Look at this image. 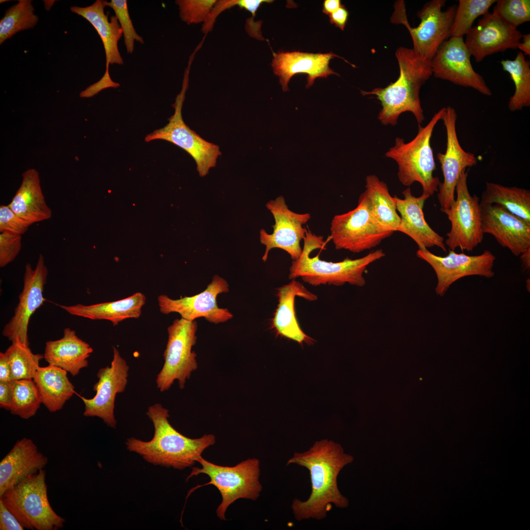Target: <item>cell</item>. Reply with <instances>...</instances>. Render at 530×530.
Instances as JSON below:
<instances>
[{"mask_svg": "<svg viewBox=\"0 0 530 530\" xmlns=\"http://www.w3.org/2000/svg\"><path fill=\"white\" fill-rule=\"evenodd\" d=\"M353 460L340 445L327 439L315 442L305 451L293 453L287 465L295 464L307 469L312 489L307 500L292 501L291 506L296 520H321L326 517L332 504L340 508L349 505L348 500L339 489L337 478L344 467Z\"/></svg>", "mask_w": 530, "mask_h": 530, "instance_id": "6da1fadb", "label": "cell"}, {"mask_svg": "<svg viewBox=\"0 0 530 530\" xmlns=\"http://www.w3.org/2000/svg\"><path fill=\"white\" fill-rule=\"evenodd\" d=\"M146 415L153 424V438L143 441L131 437L126 445L129 451L154 465L184 470L193 465L203 452L215 443L212 434L195 439L182 434L170 424L168 409L159 403L149 407Z\"/></svg>", "mask_w": 530, "mask_h": 530, "instance_id": "7a4b0ae2", "label": "cell"}, {"mask_svg": "<svg viewBox=\"0 0 530 530\" xmlns=\"http://www.w3.org/2000/svg\"><path fill=\"white\" fill-rule=\"evenodd\" d=\"M396 57L399 68L398 79L385 87L361 90V93L375 96L380 101L382 108L377 118L382 125L395 126L401 114L410 112L420 127L424 119L420 90L432 74L431 61L405 47L397 50Z\"/></svg>", "mask_w": 530, "mask_h": 530, "instance_id": "3957f363", "label": "cell"}, {"mask_svg": "<svg viewBox=\"0 0 530 530\" xmlns=\"http://www.w3.org/2000/svg\"><path fill=\"white\" fill-rule=\"evenodd\" d=\"M303 243L300 257L292 261L289 278L293 280L301 277L305 282L314 286L322 284L340 286L349 283L363 287L366 283L363 274L368 266L386 255L379 249L360 258H346L338 262L321 260L318 254L311 257L313 251L326 249V241L322 236L313 234L309 229L306 231Z\"/></svg>", "mask_w": 530, "mask_h": 530, "instance_id": "277c9868", "label": "cell"}, {"mask_svg": "<svg viewBox=\"0 0 530 530\" xmlns=\"http://www.w3.org/2000/svg\"><path fill=\"white\" fill-rule=\"evenodd\" d=\"M444 107L432 117L427 124L419 127L416 136L405 142L402 138L397 137L395 145L385 153V157L394 160L398 166V177L399 182L409 187L415 182L419 183L423 194L429 197L438 192L440 181L433 176L436 169L430 141L434 127L441 120Z\"/></svg>", "mask_w": 530, "mask_h": 530, "instance_id": "5b68a950", "label": "cell"}, {"mask_svg": "<svg viewBox=\"0 0 530 530\" xmlns=\"http://www.w3.org/2000/svg\"><path fill=\"white\" fill-rule=\"evenodd\" d=\"M0 500L24 528L58 530L64 526L65 519L54 511L49 502L43 469L7 489Z\"/></svg>", "mask_w": 530, "mask_h": 530, "instance_id": "8992f818", "label": "cell"}, {"mask_svg": "<svg viewBox=\"0 0 530 530\" xmlns=\"http://www.w3.org/2000/svg\"><path fill=\"white\" fill-rule=\"evenodd\" d=\"M201 468L193 467L186 480L200 474L207 475L210 478L208 484L215 486L222 497V501L216 513L221 520H226L225 512L235 501L239 499L256 501L260 496L263 487L260 482V462L256 458L242 461L235 466L218 465L200 456L196 459Z\"/></svg>", "mask_w": 530, "mask_h": 530, "instance_id": "52a82bcc", "label": "cell"}, {"mask_svg": "<svg viewBox=\"0 0 530 530\" xmlns=\"http://www.w3.org/2000/svg\"><path fill=\"white\" fill-rule=\"evenodd\" d=\"M445 0H432L426 2L418 11L419 25L412 27L409 25L404 2L395 3L391 22L402 24L408 30L413 44V49L422 57L431 61L441 45L451 36V30L457 5L449 6L443 11Z\"/></svg>", "mask_w": 530, "mask_h": 530, "instance_id": "ba28073f", "label": "cell"}, {"mask_svg": "<svg viewBox=\"0 0 530 530\" xmlns=\"http://www.w3.org/2000/svg\"><path fill=\"white\" fill-rule=\"evenodd\" d=\"M190 59L186 69L181 92L177 96L172 106L174 114L168 119V123L163 128L157 129L148 134L145 141L161 139L172 143L185 150L194 159L200 176L204 177L210 168L215 166L221 152L218 145L202 138L190 129L184 122L182 110L185 94L188 86L189 74L191 63Z\"/></svg>", "mask_w": 530, "mask_h": 530, "instance_id": "9c48e42d", "label": "cell"}, {"mask_svg": "<svg viewBox=\"0 0 530 530\" xmlns=\"http://www.w3.org/2000/svg\"><path fill=\"white\" fill-rule=\"evenodd\" d=\"M197 322L183 318L175 319L167 328L168 340L163 353L164 363L157 375L156 384L161 392L168 390L175 380L181 389L198 367L196 353L192 350L197 340Z\"/></svg>", "mask_w": 530, "mask_h": 530, "instance_id": "30bf717a", "label": "cell"}, {"mask_svg": "<svg viewBox=\"0 0 530 530\" xmlns=\"http://www.w3.org/2000/svg\"><path fill=\"white\" fill-rule=\"evenodd\" d=\"M330 231L336 249L353 253L374 248L395 232L379 222L360 200L353 210L333 217Z\"/></svg>", "mask_w": 530, "mask_h": 530, "instance_id": "8fae6325", "label": "cell"}, {"mask_svg": "<svg viewBox=\"0 0 530 530\" xmlns=\"http://www.w3.org/2000/svg\"><path fill=\"white\" fill-rule=\"evenodd\" d=\"M467 177L468 172L463 171L456 186V199L449 208L441 211L451 223L445 242L450 250L459 248L472 251L483 239L479 198L471 195Z\"/></svg>", "mask_w": 530, "mask_h": 530, "instance_id": "7c38bea8", "label": "cell"}, {"mask_svg": "<svg viewBox=\"0 0 530 530\" xmlns=\"http://www.w3.org/2000/svg\"><path fill=\"white\" fill-rule=\"evenodd\" d=\"M416 255L434 270L437 278L435 292L441 296L445 294L453 283L463 277L477 275L490 278L495 275L493 266L496 257L488 250L474 256L457 253L450 250L447 256L442 257L425 249H419Z\"/></svg>", "mask_w": 530, "mask_h": 530, "instance_id": "4fadbf2b", "label": "cell"}, {"mask_svg": "<svg viewBox=\"0 0 530 530\" xmlns=\"http://www.w3.org/2000/svg\"><path fill=\"white\" fill-rule=\"evenodd\" d=\"M266 207L272 213L275 223L272 225V234L267 233L264 229L260 231V242L265 247L263 261L265 262L267 260L268 253L273 248L282 249L292 260H297L302 253L300 242L305 238L307 230L303 225L309 221L311 214L296 213L290 210L283 196L270 200Z\"/></svg>", "mask_w": 530, "mask_h": 530, "instance_id": "5bb4252c", "label": "cell"}, {"mask_svg": "<svg viewBox=\"0 0 530 530\" xmlns=\"http://www.w3.org/2000/svg\"><path fill=\"white\" fill-rule=\"evenodd\" d=\"M471 56L463 37L451 36L441 45L431 60L432 74L436 78L491 96L492 92L484 80L474 70Z\"/></svg>", "mask_w": 530, "mask_h": 530, "instance_id": "9a60e30c", "label": "cell"}, {"mask_svg": "<svg viewBox=\"0 0 530 530\" xmlns=\"http://www.w3.org/2000/svg\"><path fill=\"white\" fill-rule=\"evenodd\" d=\"M129 367L118 350L113 347V358L110 366L101 368L97 372L98 381L93 389L96 392L91 398L79 396L84 404L83 415L101 419L109 427L115 428L114 415L115 399L117 394L123 392L128 383Z\"/></svg>", "mask_w": 530, "mask_h": 530, "instance_id": "2e32d148", "label": "cell"}, {"mask_svg": "<svg viewBox=\"0 0 530 530\" xmlns=\"http://www.w3.org/2000/svg\"><path fill=\"white\" fill-rule=\"evenodd\" d=\"M456 119L454 108L444 107L441 120L446 131V150L444 154L438 153L437 155L444 177L437 194L441 211L449 208L455 200L456 186L462 172L477 163L474 154L464 150L460 144L456 131Z\"/></svg>", "mask_w": 530, "mask_h": 530, "instance_id": "e0dca14e", "label": "cell"}, {"mask_svg": "<svg viewBox=\"0 0 530 530\" xmlns=\"http://www.w3.org/2000/svg\"><path fill=\"white\" fill-rule=\"evenodd\" d=\"M48 270L44 258L40 254L34 268L30 263L25 266L23 290L19 296V302L13 317L5 324L2 335L11 342L19 339L29 345L27 331L31 316L44 303V286Z\"/></svg>", "mask_w": 530, "mask_h": 530, "instance_id": "ac0fdd59", "label": "cell"}, {"mask_svg": "<svg viewBox=\"0 0 530 530\" xmlns=\"http://www.w3.org/2000/svg\"><path fill=\"white\" fill-rule=\"evenodd\" d=\"M228 291L227 281L215 275L207 288L195 295L173 299L166 294L159 295L158 297L159 311L165 315L177 313L188 321L203 317L215 324L224 322L231 319L233 315L227 309L218 307L216 298L219 294Z\"/></svg>", "mask_w": 530, "mask_h": 530, "instance_id": "d6986e66", "label": "cell"}, {"mask_svg": "<svg viewBox=\"0 0 530 530\" xmlns=\"http://www.w3.org/2000/svg\"><path fill=\"white\" fill-rule=\"evenodd\" d=\"M522 35L517 27L488 12L467 33L464 42L471 56L479 62L492 54L517 49Z\"/></svg>", "mask_w": 530, "mask_h": 530, "instance_id": "ffe728a7", "label": "cell"}, {"mask_svg": "<svg viewBox=\"0 0 530 530\" xmlns=\"http://www.w3.org/2000/svg\"><path fill=\"white\" fill-rule=\"evenodd\" d=\"M484 234L493 236L516 256L530 248V224L498 204L480 203Z\"/></svg>", "mask_w": 530, "mask_h": 530, "instance_id": "44dd1931", "label": "cell"}, {"mask_svg": "<svg viewBox=\"0 0 530 530\" xmlns=\"http://www.w3.org/2000/svg\"><path fill=\"white\" fill-rule=\"evenodd\" d=\"M271 65L274 74L279 78V83L284 91L289 90L288 82L294 75L307 74L306 87L313 85L318 78H326L330 75H339L329 67L330 60L340 57L353 67L354 65L344 58L332 53H312L299 51L273 53Z\"/></svg>", "mask_w": 530, "mask_h": 530, "instance_id": "7402d4cb", "label": "cell"}, {"mask_svg": "<svg viewBox=\"0 0 530 530\" xmlns=\"http://www.w3.org/2000/svg\"><path fill=\"white\" fill-rule=\"evenodd\" d=\"M402 194L403 199L394 196L400 218L397 231L410 237L417 244L419 249L436 246L446 252L444 238L430 227L424 217L423 207L429 197L423 193L416 197L412 195L409 187L403 191Z\"/></svg>", "mask_w": 530, "mask_h": 530, "instance_id": "603a6c76", "label": "cell"}, {"mask_svg": "<svg viewBox=\"0 0 530 530\" xmlns=\"http://www.w3.org/2000/svg\"><path fill=\"white\" fill-rule=\"evenodd\" d=\"M48 462L30 439L18 440L0 462V496L28 477L38 473Z\"/></svg>", "mask_w": 530, "mask_h": 530, "instance_id": "cb8c5ba5", "label": "cell"}, {"mask_svg": "<svg viewBox=\"0 0 530 530\" xmlns=\"http://www.w3.org/2000/svg\"><path fill=\"white\" fill-rule=\"evenodd\" d=\"M278 304L272 319V326L277 334L296 341L301 345L314 344L315 340L301 329L295 313V297L300 296L309 301H314L317 296L309 292L304 285L293 279L288 284L277 289Z\"/></svg>", "mask_w": 530, "mask_h": 530, "instance_id": "d4e9b609", "label": "cell"}, {"mask_svg": "<svg viewBox=\"0 0 530 530\" xmlns=\"http://www.w3.org/2000/svg\"><path fill=\"white\" fill-rule=\"evenodd\" d=\"M106 7L104 0H97L92 4L86 7L72 6L71 11L86 19L95 28L103 43L106 59V68L104 76L101 79L103 81L112 83L109 73L110 64H123V59L118 47V42L123 32L116 16H112L108 20V14L104 11Z\"/></svg>", "mask_w": 530, "mask_h": 530, "instance_id": "484cf974", "label": "cell"}, {"mask_svg": "<svg viewBox=\"0 0 530 530\" xmlns=\"http://www.w3.org/2000/svg\"><path fill=\"white\" fill-rule=\"evenodd\" d=\"M93 351L92 347L80 339L74 330L68 327L64 329L61 338L46 343L43 355L49 364L76 376L88 367L87 359Z\"/></svg>", "mask_w": 530, "mask_h": 530, "instance_id": "4316f807", "label": "cell"}, {"mask_svg": "<svg viewBox=\"0 0 530 530\" xmlns=\"http://www.w3.org/2000/svg\"><path fill=\"white\" fill-rule=\"evenodd\" d=\"M8 206L30 225L51 218L52 212L46 202L35 169L23 173L20 186Z\"/></svg>", "mask_w": 530, "mask_h": 530, "instance_id": "83f0119b", "label": "cell"}, {"mask_svg": "<svg viewBox=\"0 0 530 530\" xmlns=\"http://www.w3.org/2000/svg\"><path fill=\"white\" fill-rule=\"evenodd\" d=\"M146 296L140 292L117 301L86 305H59L69 314L92 320H106L114 326L128 318H137L146 302Z\"/></svg>", "mask_w": 530, "mask_h": 530, "instance_id": "f1b7e54d", "label": "cell"}, {"mask_svg": "<svg viewBox=\"0 0 530 530\" xmlns=\"http://www.w3.org/2000/svg\"><path fill=\"white\" fill-rule=\"evenodd\" d=\"M42 403L51 412L61 409L75 393L74 386L67 376V372L49 364L39 367L33 378Z\"/></svg>", "mask_w": 530, "mask_h": 530, "instance_id": "f546056e", "label": "cell"}, {"mask_svg": "<svg viewBox=\"0 0 530 530\" xmlns=\"http://www.w3.org/2000/svg\"><path fill=\"white\" fill-rule=\"evenodd\" d=\"M365 181V190L358 200L365 205L382 225L396 232L400 218L395 198L390 194L387 184L375 175L367 176Z\"/></svg>", "mask_w": 530, "mask_h": 530, "instance_id": "4dcf8cb0", "label": "cell"}, {"mask_svg": "<svg viewBox=\"0 0 530 530\" xmlns=\"http://www.w3.org/2000/svg\"><path fill=\"white\" fill-rule=\"evenodd\" d=\"M482 204H498L530 224V190L486 182L480 201Z\"/></svg>", "mask_w": 530, "mask_h": 530, "instance_id": "1f68e13d", "label": "cell"}, {"mask_svg": "<svg viewBox=\"0 0 530 530\" xmlns=\"http://www.w3.org/2000/svg\"><path fill=\"white\" fill-rule=\"evenodd\" d=\"M503 70L508 72L514 82L515 91L509 99L508 108L511 111L520 110L530 106V63L522 52L514 60H502Z\"/></svg>", "mask_w": 530, "mask_h": 530, "instance_id": "d6a6232c", "label": "cell"}, {"mask_svg": "<svg viewBox=\"0 0 530 530\" xmlns=\"http://www.w3.org/2000/svg\"><path fill=\"white\" fill-rule=\"evenodd\" d=\"M38 21L30 0H19L8 9L0 21V44L16 33L33 28Z\"/></svg>", "mask_w": 530, "mask_h": 530, "instance_id": "836d02e7", "label": "cell"}, {"mask_svg": "<svg viewBox=\"0 0 530 530\" xmlns=\"http://www.w3.org/2000/svg\"><path fill=\"white\" fill-rule=\"evenodd\" d=\"M5 353L10 363L13 380L33 379L40 361L44 358L43 355L33 353L29 345L18 339L12 342Z\"/></svg>", "mask_w": 530, "mask_h": 530, "instance_id": "e575fe53", "label": "cell"}, {"mask_svg": "<svg viewBox=\"0 0 530 530\" xmlns=\"http://www.w3.org/2000/svg\"><path fill=\"white\" fill-rule=\"evenodd\" d=\"M12 399L9 411L23 419H28L36 414L42 403L33 379L13 380Z\"/></svg>", "mask_w": 530, "mask_h": 530, "instance_id": "d590c367", "label": "cell"}, {"mask_svg": "<svg viewBox=\"0 0 530 530\" xmlns=\"http://www.w3.org/2000/svg\"><path fill=\"white\" fill-rule=\"evenodd\" d=\"M496 0H459L450 37H463L473 27L475 20L487 12Z\"/></svg>", "mask_w": 530, "mask_h": 530, "instance_id": "8d00e7d4", "label": "cell"}, {"mask_svg": "<svg viewBox=\"0 0 530 530\" xmlns=\"http://www.w3.org/2000/svg\"><path fill=\"white\" fill-rule=\"evenodd\" d=\"M492 13L505 22L517 27L530 21V0H498Z\"/></svg>", "mask_w": 530, "mask_h": 530, "instance_id": "74e56055", "label": "cell"}, {"mask_svg": "<svg viewBox=\"0 0 530 530\" xmlns=\"http://www.w3.org/2000/svg\"><path fill=\"white\" fill-rule=\"evenodd\" d=\"M104 4L106 6L110 7L114 10L123 32L127 52L128 53H132L134 50V42L143 44L144 41L143 38L137 33L133 26L129 13L127 1L111 0L108 2L104 0Z\"/></svg>", "mask_w": 530, "mask_h": 530, "instance_id": "f35d334b", "label": "cell"}, {"mask_svg": "<svg viewBox=\"0 0 530 530\" xmlns=\"http://www.w3.org/2000/svg\"><path fill=\"white\" fill-rule=\"evenodd\" d=\"M217 0H177L181 19L188 25L205 23Z\"/></svg>", "mask_w": 530, "mask_h": 530, "instance_id": "ab89813d", "label": "cell"}, {"mask_svg": "<svg viewBox=\"0 0 530 530\" xmlns=\"http://www.w3.org/2000/svg\"><path fill=\"white\" fill-rule=\"evenodd\" d=\"M22 248V235L9 232L0 234V266L4 267L18 255Z\"/></svg>", "mask_w": 530, "mask_h": 530, "instance_id": "60d3db41", "label": "cell"}, {"mask_svg": "<svg viewBox=\"0 0 530 530\" xmlns=\"http://www.w3.org/2000/svg\"><path fill=\"white\" fill-rule=\"evenodd\" d=\"M238 5L240 8L244 9L251 13L255 12L258 7V3L256 0H226L216 1L206 21L204 23L202 30L206 34L212 30L215 19L217 16L226 9L235 5Z\"/></svg>", "mask_w": 530, "mask_h": 530, "instance_id": "b9f144b4", "label": "cell"}, {"mask_svg": "<svg viewBox=\"0 0 530 530\" xmlns=\"http://www.w3.org/2000/svg\"><path fill=\"white\" fill-rule=\"evenodd\" d=\"M30 225L7 205L0 206V233L9 232L22 235Z\"/></svg>", "mask_w": 530, "mask_h": 530, "instance_id": "7bdbcfd3", "label": "cell"}, {"mask_svg": "<svg viewBox=\"0 0 530 530\" xmlns=\"http://www.w3.org/2000/svg\"><path fill=\"white\" fill-rule=\"evenodd\" d=\"M24 529L16 516L0 500V530H23Z\"/></svg>", "mask_w": 530, "mask_h": 530, "instance_id": "ee69618b", "label": "cell"}, {"mask_svg": "<svg viewBox=\"0 0 530 530\" xmlns=\"http://www.w3.org/2000/svg\"><path fill=\"white\" fill-rule=\"evenodd\" d=\"M12 381H0V407L7 410L12 399Z\"/></svg>", "mask_w": 530, "mask_h": 530, "instance_id": "f6af8a7d", "label": "cell"}, {"mask_svg": "<svg viewBox=\"0 0 530 530\" xmlns=\"http://www.w3.org/2000/svg\"><path fill=\"white\" fill-rule=\"evenodd\" d=\"M329 21L331 24L343 30L346 25L348 12L345 7L342 5L341 7L333 13L330 14Z\"/></svg>", "mask_w": 530, "mask_h": 530, "instance_id": "bcb514c9", "label": "cell"}, {"mask_svg": "<svg viewBox=\"0 0 530 530\" xmlns=\"http://www.w3.org/2000/svg\"><path fill=\"white\" fill-rule=\"evenodd\" d=\"M11 369L5 352L0 353V381H12Z\"/></svg>", "mask_w": 530, "mask_h": 530, "instance_id": "7dc6e473", "label": "cell"}, {"mask_svg": "<svg viewBox=\"0 0 530 530\" xmlns=\"http://www.w3.org/2000/svg\"><path fill=\"white\" fill-rule=\"evenodd\" d=\"M342 5L340 0H325L323 3L322 12L329 15L338 9Z\"/></svg>", "mask_w": 530, "mask_h": 530, "instance_id": "c3c4849f", "label": "cell"}, {"mask_svg": "<svg viewBox=\"0 0 530 530\" xmlns=\"http://www.w3.org/2000/svg\"><path fill=\"white\" fill-rule=\"evenodd\" d=\"M522 41H520L518 45L517 49L524 52L526 55L530 54V34L527 33L522 35Z\"/></svg>", "mask_w": 530, "mask_h": 530, "instance_id": "681fc988", "label": "cell"}, {"mask_svg": "<svg viewBox=\"0 0 530 530\" xmlns=\"http://www.w3.org/2000/svg\"><path fill=\"white\" fill-rule=\"evenodd\" d=\"M520 256L525 270L529 271L530 268V248L523 252Z\"/></svg>", "mask_w": 530, "mask_h": 530, "instance_id": "f907efd6", "label": "cell"}]
</instances>
